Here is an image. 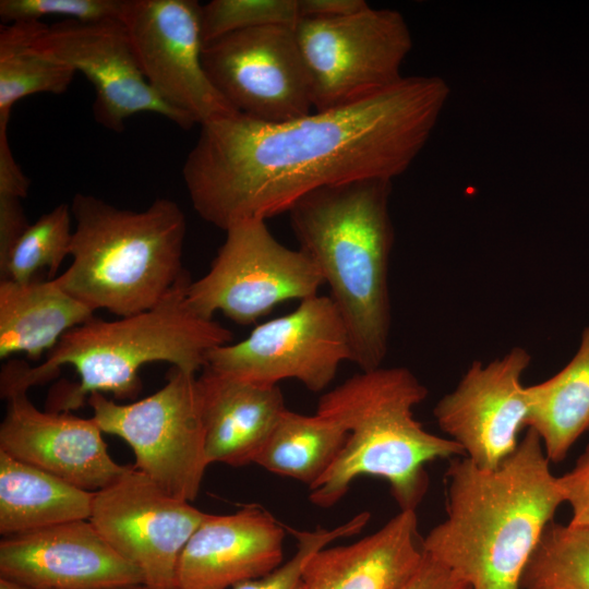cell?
I'll return each mask as SVG.
<instances>
[{
    "label": "cell",
    "instance_id": "obj_1",
    "mask_svg": "<svg viewBox=\"0 0 589 589\" xmlns=\"http://www.w3.org/2000/svg\"><path fill=\"white\" fill-rule=\"evenodd\" d=\"M449 94L438 76H404L357 103L288 121L239 112L208 121L182 168L192 206L225 231L289 212L326 185L393 181L425 146Z\"/></svg>",
    "mask_w": 589,
    "mask_h": 589
},
{
    "label": "cell",
    "instance_id": "obj_2",
    "mask_svg": "<svg viewBox=\"0 0 589 589\" xmlns=\"http://www.w3.org/2000/svg\"><path fill=\"white\" fill-rule=\"evenodd\" d=\"M446 518L423 538L426 555L470 589H522L525 567L564 503L539 435L528 428L493 470L450 459Z\"/></svg>",
    "mask_w": 589,
    "mask_h": 589
},
{
    "label": "cell",
    "instance_id": "obj_3",
    "mask_svg": "<svg viewBox=\"0 0 589 589\" xmlns=\"http://www.w3.org/2000/svg\"><path fill=\"white\" fill-rule=\"evenodd\" d=\"M185 269L171 290L153 308L105 321L93 317L69 330L38 365L11 361L1 371V396L26 390L57 376L71 365L79 375L50 396V410L79 409L93 393L133 398L142 386L139 372L145 364L167 362L196 374L208 353L231 341L233 334L214 318L194 311L187 300L191 283Z\"/></svg>",
    "mask_w": 589,
    "mask_h": 589
},
{
    "label": "cell",
    "instance_id": "obj_4",
    "mask_svg": "<svg viewBox=\"0 0 589 589\" xmlns=\"http://www.w3.org/2000/svg\"><path fill=\"white\" fill-rule=\"evenodd\" d=\"M390 192L392 180H353L316 189L288 212L299 249L329 287L361 371L382 366L388 349Z\"/></svg>",
    "mask_w": 589,
    "mask_h": 589
},
{
    "label": "cell",
    "instance_id": "obj_5",
    "mask_svg": "<svg viewBox=\"0 0 589 589\" xmlns=\"http://www.w3.org/2000/svg\"><path fill=\"white\" fill-rule=\"evenodd\" d=\"M428 388L407 368L361 371L323 394L316 412L337 420L348 432L333 466L310 489V501L332 507L361 476L384 479L400 510H416L428 488V462L465 457L453 440L428 432L413 407Z\"/></svg>",
    "mask_w": 589,
    "mask_h": 589
},
{
    "label": "cell",
    "instance_id": "obj_6",
    "mask_svg": "<svg viewBox=\"0 0 589 589\" xmlns=\"http://www.w3.org/2000/svg\"><path fill=\"white\" fill-rule=\"evenodd\" d=\"M75 221L71 263L60 286L93 311L119 317L156 305L184 273L187 219L169 199L130 211L85 193L70 204Z\"/></svg>",
    "mask_w": 589,
    "mask_h": 589
},
{
    "label": "cell",
    "instance_id": "obj_7",
    "mask_svg": "<svg viewBox=\"0 0 589 589\" xmlns=\"http://www.w3.org/2000/svg\"><path fill=\"white\" fill-rule=\"evenodd\" d=\"M196 374L171 368L166 384L130 404L93 393L87 404L103 433L124 440L134 467L168 494L196 500L208 466Z\"/></svg>",
    "mask_w": 589,
    "mask_h": 589
},
{
    "label": "cell",
    "instance_id": "obj_8",
    "mask_svg": "<svg viewBox=\"0 0 589 589\" xmlns=\"http://www.w3.org/2000/svg\"><path fill=\"white\" fill-rule=\"evenodd\" d=\"M294 33L314 111L357 103L395 84L412 48L399 12L370 5L341 17L300 20Z\"/></svg>",
    "mask_w": 589,
    "mask_h": 589
},
{
    "label": "cell",
    "instance_id": "obj_9",
    "mask_svg": "<svg viewBox=\"0 0 589 589\" xmlns=\"http://www.w3.org/2000/svg\"><path fill=\"white\" fill-rule=\"evenodd\" d=\"M225 232L208 272L187 289L188 303L202 316L220 312L249 325L283 302L316 296L324 285L309 256L281 244L266 220H243Z\"/></svg>",
    "mask_w": 589,
    "mask_h": 589
},
{
    "label": "cell",
    "instance_id": "obj_10",
    "mask_svg": "<svg viewBox=\"0 0 589 589\" xmlns=\"http://www.w3.org/2000/svg\"><path fill=\"white\" fill-rule=\"evenodd\" d=\"M345 361H352L347 326L332 298L316 294L257 325L244 339L213 349L205 366L269 385L293 378L318 393Z\"/></svg>",
    "mask_w": 589,
    "mask_h": 589
},
{
    "label": "cell",
    "instance_id": "obj_11",
    "mask_svg": "<svg viewBox=\"0 0 589 589\" xmlns=\"http://www.w3.org/2000/svg\"><path fill=\"white\" fill-rule=\"evenodd\" d=\"M202 61L215 88L239 113L283 122L314 111L294 26L231 33L204 45Z\"/></svg>",
    "mask_w": 589,
    "mask_h": 589
},
{
    "label": "cell",
    "instance_id": "obj_12",
    "mask_svg": "<svg viewBox=\"0 0 589 589\" xmlns=\"http://www.w3.org/2000/svg\"><path fill=\"white\" fill-rule=\"evenodd\" d=\"M194 0H124L122 21L148 85L193 125L237 112L205 72Z\"/></svg>",
    "mask_w": 589,
    "mask_h": 589
},
{
    "label": "cell",
    "instance_id": "obj_13",
    "mask_svg": "<svg viewBox=\"0 0 589 589\" xmlns=\"http://www.w3.org/2000/svg\"><path fill=\"white\" fill-rule=\"evenodd\" d=\"M206 513L165 492L134 466L96 491L89 521L143 574L149 589H176L180 555Z\"/></svg>",
    "mask_w": 589,
    "mask_h": 589
},
{
    "label": "cell",
    "instance_id": "obj_14",
    "mask_svg": "<svg viewBox=\"0 0 589 589\" xmlns=\"http://www.w3.org/2000/svg\"><path fill=\"white\" fill-rule=\"evenodd\" d=\"M31 45L87 77L96 94L93 115L104 128L121 132L141 112L163 116L185 130L193 127L148 85L121 20H65L50 26L36 21Z\"/></svg>",
    "mask_w": 589,
    "mask_h": 589
},
{
    "label": "cell",
    "instance_id": "obj_15",
    "mask_svg": "<svg viewBox=\"0 0 589 589\" xmlns=\"http://www.w3.org/2000/svg\"><path fill=\"white\" fill-rule=\"evenodd\" d=\"M530 362L521 347L488 364L473 361L456 388L434 407L440 429L481 469H496L518 446L529 413L521 377Z\"/></svg>",
    "mask_w": 589,
    "mask_h": 589
},
{
    "label": "cell",
    "instance_id": "obj_16",
    "mask_svg": "<svg viewBox=\"0 0 589 589\" xmlns=\"http://www.w3.org/2000/svg\"><path fill=\"white\" fill-rule=\"evenodd\" d=\"M0 577L33 589H111L144 584L88 519L4 537Z\"/></svg>",
    "mask_w": 589,
    "mask_h": 589
},
{
    "label": "cell",
    "instance_id": "obj_17",
    "mask_svg": "<svg viewBox=\"0 0 589 589\" xmlns=\"http://www.w3.org/2000/svg\"><path fill=\"white\" fill-rule=\"evenodd\" d=\"M2 397L7 410L0 425V450L92 492L109 485L127 470L128 466L110 457L92 417L41 411L26 390Z\"/></svg>",
    "mask_w": 589,
    "mask_h": 589
},
{
    "label": "cell",
    "instance_id": "obj_18",
    "mask_svg": "<svg viewBox=\"0 0 589 589\" xmlns=\"http://www.w3.org/2000/svg\"><path fill=\"white\" fill-rule=\"evenodd\" d=\"M286 526L259 505L206 514L178 563L176 589H228L283 564Z\"/></svg>",
    "mask_w": 589,
    "mask_h": 589
},
{
    "label": "cell",
    "instance_id": "obj_19",
    "mask_svg": "<svg viewBox=\"0 0 589 589\" xmlns=\"http://www.w3.org/2000/svg\"><path fill=\"white\" fill-rule=\"evenodd\" d=\"M196 381L207 464H254L287 409L279 386L238 378L207 366Z\"/></svg>",
    "mask_w": 589,
    "mask_h": 589
},
{
    "label": "cell",
    "instance_id": "obj_20",
    "mask_svg": "<svg viewBox=\"0 0 589 589\" xmlns=\"http://www.w3.org/2000/svg\"><path fill=\"white\" fill-rule=\"evenodd\" d=\"M418 526L416 510H399L363 539L316 551L304 568V589H404L424 557Z\"/></svg>",
    "mask_w": 589,
    "mask_h": 589
},
{
    "label": "cell",
    "instance_id": "obj_21",
    "mask_svg": "<svg viewBox=\"0 0 589 589\" xmlns=\"http://www.w3.org/2000/svg\"><path fill=\"white\" fill-rule=\"evenodd\" d=\"M95 311L65 291L56 278L0 281V358L25 353L38 360Z\"/></svg>",
    "mask_w": 589,
    "mask_h": 589
},
{
    "label": "cell",
    "instance_id": "obj_22",
    "mask_svg": "<svg viewBox=\"0 0 589 589\" xmlns=\"http://www.w3.org/2000/svg\"><path fill=\"white\" fill-rule=\"evenodd\" d=\"M95 492L0 450V533H24L89 519Z\"/></svg>",
    "mask_w": 589,
    "mask_h": 589
},
{
    "label": "cell",
    "instance_id": "obj_23",
    "mask_svg": "<svg viewBox=\"0 0 589 589\" xmlns=\"http://www.w3.org/2000/svg\"><path fill=\"white\" fill-rule=\"evenodd\" d=\"M526 426L539 435L550 462H562L575 442L589 430V326L578 350L550 378L526 387Z\"/></svg>",
    "mask_w": 589,
    "mask_h": 589
},
{
    "label": "cell",
    "instance_id": "obj_24",
    "mask_svg": "<svg viewBox=\"0 0 589 589\" xmlns=\"http://www.w3.org/2000/svg\"><path fill=\"white\" fill-rule=\"evenodd\" d=\"M348 436L335 419L288 409L268 435L254 464L311 488L333 466Z\"/></svg>",
    "mask_w": 589,
    "mask_h": 589
},
{
    "label": "cell",
    "instance_id": "obj_25",
    "mask_svg": "<svg viewBox=\"0 0 589 589\" xmlns=\"http://www.w3.org/2000/svg\"><path fill=\"white\" fill-rule=\"evenodd\" d=\"M35 22L1 24L0 27V134H8L15 103L39 93H65L76 74L70 67L32 47Z\"/></svg>",
    "mask_w": 589,
    "mask_h": 589
},
{
    "label": "cell",
    "instance_id": "obj_26",
    "mask_svg": "<svg viewBox=\"0 0 589 589\" xmlns=\"http://www.w3.org/2000/svg\"><path fill=\"white\" fill-rule=\"evenodd\" d=\"M522 589H589V526L543 529L525 567Z\"/></svg>",
    "mask_w": 589,
    "mask_h": 589
},
{
    "label": "cell",
    "instance_id": "obj_27",
    "mask_svg": "<svg viewBox=\"0 0 589 589\" xmlns=\"http://www.w3.org/2000/svg\"><path fill=\"white\" fill-rule=\"evenodd\" d=\"M72 218L70 204L62 203L29 224L0 261L1 279L29 281L43 271L56 278L55 274L71 255Z\"/></svg>",
    "mask_w": 589,
    "mask_h": 589
},
{
    "label": "cell",
    "instance_id": "obj_28",
    "mask_svg": "<svg viewBox=\"0 0 589 589\" xmlns=\"http://www.w3.org/2000/svg\"><path fill=\"white\" fill-rule=\"evenodd\" d=\"M298 0H212L201 7L203 45L231 33L266 25L296 26Z\"/></svg>",
    "mask_w": 589,
    "mask_h": 589
},
{
    "label": "cell",
    "instance_id": "obj_29",
    "mask_svg": "<svg viewBox=\"0 0 589 589\" xmlns=\"http://www.w3.org/2000/svg\"><path fill=\"white\" fill-rule=\"evenodd\" d=\"M370 518L369 512H361L345 524L332 529L316 527L314 530L301 531L286 526L287 531L298 541L297 551L291 558L269 574L237 584L232 589H304L303 574L310 557L337 539L359 533Z\"/></svg>",
    "mask_w": 589,
    "mask_h": 589
},
{
    "label": "cell",
    "instance_id": "obj_30",
    "mask_svg": "<svg viewBox=\"0 0 589 589\" xmlns=\"http://www.w3.org/2000/svg\"><path fill=\"white\" fill-rule=\"evenodd\" d=\"M124 0H1L2 24L64 16L71 21H101L121 17Z\"/></svg>",
    "mask_w": 589,
    "mask_h": 589
},
{
    "label": "cell",
    "instance_id": "obj_31",
    "mask_svg": "<svg viewBox=\"0 0 589 589\" xmlns=\"http://www.w3.org/2000/svg\"><path fill=\"white\" fill-rule=\"evenodd\" d=\"M563 501L572 508V526H589V444L575 466L565 474L556 477Z\"/></svg>",
    "mask_w": 589,
    "mask_h": 589
},
{
    "label": "cell",
    "instance_id": "obj_32",
    "mask_svg": "<svg viewBox=\"0 0 589 589\" xmlns=\"http://www.w3.org/2000/svg\"><path fill=\"white\" fill-rule=\"evenodd\" d=\"M28 226L21 200L0 196V261L7 256Z\"/></svg>",
    "mask_w": 589,
    "mask_h": 589
},
{
    "label": "cell",
    "instance_id": "obj_33",
    "mask_svg": "<svg viewBox=\"0 0 589 589\" xmlns=\"http://www.w3.org/2000/svg\"><path fill=\"white\" fill-rule=\"evenodd\" d=\"M29 179L16 164L10 148L8 136L0 137V196L26 197Z\"/></svg>",
    "mask_w": 589,
    "mask_h": 589
},
{
    "label": "cell",
    "instance_id": "obj_34",
    "mask_svg": "<svg viewBox=\"0 0 589 589\" xmlns=\"http://www.w3.org/2000/svg\"><path fill=\"white\" fill-rule=\"evenodd\" d=\"M466 586L447 567L424 553L419 569L404 589H464Z\"/></svg>",
    "mask_w": 589,
    "mask_h": 589
},
{
    "label": "cell",
    "instance_id": "obj_35",
    "mask_svg": "<svg viewBox=\"0 0 589 589\" xmlns=\"http://www.w3.org/2000/svg\"><path fill=\"white\" fill-rule=\"evenodd\" d=\"M369 4L364 0H298L300 20H328L357 13Z\"/></svg>",
    "mask_w": 589,
    "mask_h": 589
},
{
    "label": "cell",
    "instance_id": "obj_36",
    "mask_svg": "<svg viewBox=\"0 0 589 589\" xmlns=\"http://www.w3.org/2000/svg\"><path fill=\"white\" fill-rule=\"evenodd\" d=\"M0 589H33L14 580L0 577Z\"/></svg>",
    "mask_w": 589,
    "mask_h": 589
},
{
    "label": "cell",
    "instance_id": "obj_37",
    "mask_svg": "<svg viewBox=\"0 0 589 589\" xmlns=\"http://www.w3.org/2000/svg\"><path fill=\"white\" fill-rule=\"evenodd\" d=\"M111 589H149L144 584L141 585H133V586H125V587H118V588H111Z\"/></svg>",
    "mask_w": 589,
    "mask_h": 589
},
{
    "label": "cell",
    "instance_id": "obj_38",
    "mask_svg": "<svg viewBox=\"0 0 589 589\" xmlns=\"http://www.w3.org/2000/svg\"><path fill=\"white\" fill-rule=\"evenodd\" d=\"M464 589H470L469 586H466Z\"/></svg>",
    "mask_w": 589,
    "mask_h": 589
}]
</instances>
